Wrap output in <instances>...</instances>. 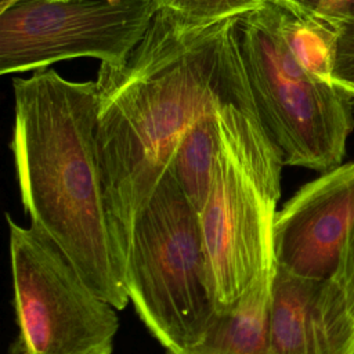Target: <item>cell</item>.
Returning <instances> with one entry per match:
<instances>
[{
  "mask_svg": "<svg viewBox=\"0 0 354 354\" xmlns=\"http://www.w3.org/2000/svg\"><path fill=\"white\" fill-rule=\"evenodd\" d=\"M17 336L7 354H112L116 308L35 227L6 214Z\"/></svg>",
  "mask_w": 354,
  "mask_h": 354,
  "instance_id": "6",
  "label": "cell"
},
{
  "mask_svg": "<svg viewBox=\"0 0 354 354\" xmlns=\"http://www.w3.org/2000/svg\"><path fill=\"white\" fill-rule=\"evenodd\" d=\"M275 268L264 271L235 307L218 313L205 337L166 354H268V313Z\"/></svg>",
  "mask_w": 354,
  "mask_h": 354,
  "instance_id": "9",
  "label": "cell"
},
{
  "mask_svg": "<svg viewBox=\"0 0 354 354\" xmlns=\"http://www.w3.org/2000/svg\"><path fill=\"white\" fill-rule=\"evenodd\" d=\"M354 230V163L339 165L304 184L277 212L275 266L322 281L340 270Z\"/></svg>",
  "mask_w": 354,
  "mask_h": 354,
  "instance_id": "8",
  "label": "cell"
},
{
  "mask_svg": "<svg viewBox=\"0 0 354 354\" xmlns=\"http://www.w3.org/2000/svg\"><path fill=\"white\" fill-rule=\"evenodd\" d=\"M236 28L259 116L283 163L322 173L342 165L354 127L353 97L300 66L272 4L241 17Z\"/></svg>",
  "mask_w": 354,
  "mask_h": 354,
  "instance_id": "5",
  "label": "cell"
},
{
  "mask_svg": "<svg viewBox=\"0 0 354 354\" xmlns=\"http://www.w3.org/2000/svg\"><path fill=\"white\" fill-rule=\"evenodd\" d=\"M283 166L243 65L220 105L216 165L199 213L217 314L235 307L253 282L275 267L272 231Z\"/></svg>",
  "mask_w": 354,
  "mask_h": 354,
  "instance_id": "3",
  "label": "cell"
},
{
  "mask_svg": "<svg viewBox=\"0 0 354 354\" xmlns=\"http://www.w3.org/2000/svg\"><path fill=\"white\" fill-rule=\"evenodd\" d=\"M353 106H354V100H353Z\"/></svg>",
  "mask_w": 354,
  "mask_h": 354,
  "instance_id": "19",
  "label": "cell"
},
{
  "mask_svg": "<svg viewBox=\"0 0 354 354\" xmlns=\"http://www.w3.org/2000/svg\"><path fill=\"white\" fill-rule=\"evenodd\" d=\"M239 18L194 24L159 8L124 62L100 66L97 141L123 267L134 221L167 173L181 137L242 58Z\"/></svg>",
  "mask_w": 354,
  "mask_h": 354,
  "instance_id": "1",
  "label": "cell"
},
{
  "mask_svg": "<svg viewBox=\"0 0 354 354\" xmlns=\"http://www.w3.org/2000/svg\"><path fill=\"white\" fill-rule=\"evenodd\" d=\"M332 80L354 100V24L346 26L337 36Z\"/></svg>",
  "mask_w": 354,
  "mask_h": 354,
  "instance_id": "16",
  "label": "cell"
},
{
  "mask_svg": "<svg viewBox=\"0 0 354 354\" xmlns=\"http://www.w3.org/2000/svg\"><path fill=\"white\" fill-rule=\"evenodd\" d=\"M155 0H21L0 10V72L71 58L124 62L149 29Z\"/></svg>",
  "mask_w": 354,
  "mask_h": 354,
  "instance_id": "7",
  "label": "cell"
},
{
  "mask_svg": "<svg viewBox=\"0 0 354 354\" xmlns=\"http://www.w3.org/2000/svg\"><path fill=\"white\" fill-rule=\"evenodd\" d=\"M242 66L243 59L241 58L217 98L181 137L167 169L198 213L203 209L212 185L220 140V105Z\"/></svg>",
  "mask_w": 354,
  "mask_h": 354,
  "instance_id": "10",
  "label": "cell"
},
{
  "mask_svg": "<svg viewBox=\"0 0 354 354\" xmlns=\"http://www.w3.org/2000/svg\"><path fill=\"white\" fill-rule=\"evenodd\" d=\"M17 1H21V0H1V8L0 10L6 8V7H8V6H11V4L17 3Z\"/></svg>",
  "mask_w": 354,
  "mask_h": 354,
  "instance_id": "18",
  "label": "cell"
},
{
  "mask_svg": "<svg viewBox=\"0 0 354 354\" xmlns=\"http://www.w3.org/2000/svg\"><path fill=\"white\" fill-rule=\"evenodd\" d=\"M12 84L11 149L30 225L64 252L94 293L123 310L130 300L105 201L97 82L47 68Z\"/></svg>",
  "mask_w": 354,
  "mask_h": 354,
  "instance_id": "2",
  "label": "cell"
},
{
  "mask_svg": "<svg viewBox=\"0 0 354 354\" xmlns=\"http://www.w3.org/2000/svg\"><path fill=\"white\" fill-rule=\"evenodd\" d=\"M159 8L194 24L239 18L260 10L267 0H155Z\"/></svg>",
  "mask_w": 354,
  "mask_h": 354,
  "instance_id": "14",
  "label": "cell"
},
{
  "mask_svg": "<svg viewBox=\"0 0 354 354\" xmlns=\"http://www.w3.org/2000/svg\"><path fill=\"white\" fill-rule=\"evenodd\" d=\"M124 283L165 350L199 343L217 317L199 213L169 171L134 221Z\"/></svg>",
  "mask_w": 354,
  "mask_h": 354,
  "instance_id": "4",
  "label": "cell"
},
{
  "mask_svg": "<svg viewBox=\"0 0 354 354\" xmlns=\"http://www.w3.org/2000/svg\"><path fill=\"white\" fill-rule=\"evenodd\" d=\"M267 3L337 33L354 24V0H267Z\"/></svg>",
  "mask_w": 354,
  "mask_h": 354,
  "instance_id": "15",
  "label": "cell"
},
{
  "mask_svg": "<svg viewBox=\"0 0 354 354\" xmlns=\"http://www.w3.org/2000/svg\"><path fill=\"white\" fill-rule=\"evenodd\" d=\"M277 10L279 30L295 59L310 75L333 84L332 71L339 33L283 10Z\"/></svg>",
  "mask_w": 354,
  "mask_h": 354,
  "instance_id": "13",
  "label": "cell"
},
{
  "mask_svg": "<svg viewBox=\"0 0 354 354\" xmlns=\"http://www.w3.org/2000/svg\"><path fill=\"white\" fill-rule=\"evenodd\" d=\"M310 319L314 354H354V315L339 271L317 281Z\"/></svg>",
  "mask_w": 354,
  "mask_h": 354,
  "instance_id": "12",
  "label": "cell"
},
{
  "mask_svg": "<svg viewBox=\"0 0 354 354\" xmlns=\"http://www.w3.org/2000/svg\"><path fill=\"white\" fill-rule=\"evenodd\" d=\"M315 283L275 268L268 313V354H314L310 304Z\"/></svg>",
  "mask_w": 354,
  "mask_h": 354,
  "instance_id": "11",
  "label": "cell"
},
{
  "mask_svg": "<svg viewBox=\"0 0 354 354\" xmlns=\"http://www.w3.org/2000/svg\"><path fill=\"white\" fill-rule=\"evenodd\" d=\"M339 274L342 277V281L346 289L350 310L354 315V230L348 238V243L344 250Z\"/></svg>",
  "mask_w": 354,
  "mask_h": 354,
  "instance_id": "17",
  "label": "cell"
}]
</instances>
